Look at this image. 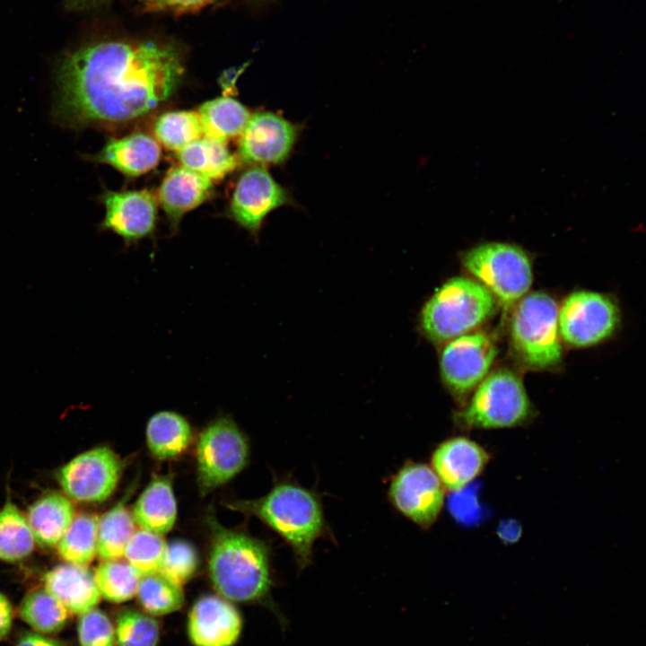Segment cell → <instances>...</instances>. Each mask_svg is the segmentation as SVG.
I'll use <instances>...</instances> for the list:
<instances>
[{"mask_svg":"<svg viewBox=\"0 0 646 646\" xmlns=\"http://www.w3.org/2000/svg\"><path fill=\"white\" fill-rule=\"evenodd\" d=\"M179 51L154 42L105 41L60 61L54 116L73 129L125 123L169 99L181 80Z\"/></svg>","mask_w":646,"mask_h":646,"instance_id":"6da1fadb","label":"cell"},{"mask_svg":"<svg viewBox=\"0 0 646 646\" xmlns=\"http://www.w3.org/2000/svg\"><path fill=\"white\" fill-rule=\"evenodd\" d=\"M207 522L212 536L208 572L217 592L231 602L266 598L272 579L265 544L223 527L213 515Z\"/></svg>","mask_w":646,"mask_h":646,"instance_id":"7a4b0ae2","label":"cell"},{"mask_svg":"<svg viewBox=\"0 0 646 646\" xmlns=\"http://www.w3.org/2000/svg\"><path fill=\"white\" fill-rule=\"evenodd\" d=\"M228 507L256 516L269 526L292 547L301 569L310 564L313 545L326 528L319 497L290 483L275 485L261 498L232 502Z\"/></svg>","mask_w":646,"mask_h":646,"instance_id":"3957f363","label":"cell"},{"mask_svg":"<svg viewBox=\"0 0 646 646\" xmlns=\"http://www.w3.org/2000/svg\"><path fill=\"white\" fill-rule=\"evenodd\" d=\"M496 310V299L482 284L454 277L443 284L425 304L422 325L438 342L449 341L476 328Z\"/></svg>","mask_w":646,"mask_h":646,"instance_id":"277c9868","label":"cell"},{"mask_svg":"<svg viewBox=\"0 0 646 646\" xmlns=\"http://www.w3.org/2000/svg\"><path fill=\"white\" fill-rule=\"evenodd\" d=\"M558 306L548 294L531 292L520 299L511 320V341L527 367L545 370L562 359Z\"/></svg>","mask_w":646,"mask_h":646,"instance_id":"5b68a950","label":"cell"},{"mask_svg":"<svg viewBox=\"0 0 646 646\" xmlns=\"http://www.w3.org/2000/svg\"><path fill=\"white\" fill-rule=\"evenodd\" d=\"M532 407L521 380L508 370L486 376L456 418L467 429L493 430L524 424Z\"/></svg>","mask_w":646,"mask_h":646,"instance_id":"8992f818","label":"cell"},{"mask_svg":"<svg viewBox=\"0 0 646 646\" xmlns=\"http://www.w3.org/2000/svg\"><path fill=\"white\" fill-rule=\"evenodd\" d=\"M462 264L505 307L520 300L532 284L529 258L513 244L480 243L463 254Z\"/></svg>","mask_w":646,"mask_h":646,"instance_id":"52a82bcc","label":"cell"},{"mask_svg":"<svg viewBox=\"0 0 646 646\" xmlns=\"http://www.w3.org/2000/svg\"><path fill=\"white\" fill-rule=\"evenodd\" d=\"M249 444L242 432L229 417L211 422L198 437L197 482L203 495L227 483L249 460Z\"/></svg>","mask_w":646,"mask_h":646,"instance_id":"ba28073f","label":"cell"},{"mask_svg":"<svg viewBox=\"0 0 646 646\" xmlns=\"http://www.w3.org/2000/svg\"><path fill=\"white\" fill-rule=\"evenodd\" d=\"M122 473V461L109 447L101 446L78 454L57 474L69 499L80 502H101L115 491Z\"/></svg>","mask_w":646,"mask_h":646,"instance_id":"9c48e42d","label":"cell"},{"mask_svg":"<svg viewBox=\"0 0 646 646\" xmlns=\"http://www.w3.org/2000/svg\"><path fill=\"white\" fill-rule=\"evenodd\" d=\"M619 321L615 303L607 296L578 291L565 298L558 310L559 333L573 346H589L609 336Z\"/></svg>","mask_w":646,"mask_h":646,"instance_id":"30bf717a","label":"cell"},{"mask_svg":"<svg viewBox=\"0 0 646 646\" xmlns=\"http://www.w3.org/2000/svg\"><path fill=\"white\" fill-rule=\"evenodd\" d=\"M445 488L432 467L407 463L393 477L388 497L406 518L423 528L431 527L444 504Z\"/></svg>","mask_w":646,"mask_h":646,"instance_id":"8fae6325","label":"cell"},{"mask_svg":"<svg viewBox=\"0 0 646 646\" xmlns=\"http://www.w3.org/2000/svg\"><path fill=\"white\" fill-rule=\"evenodd\" d=\"M497 354L493 341L482 332L450 340L441 356L442 379L451 392L462 397L487 376Z\"/></svg>","mask_w":646,"mask_h":646,"instance_id":"7c38bea8","label":"cell"},{"mask_svg":"<svg viewBox=\"0 0 646 646\" xmlns=\"http://www.w3.org/2000/svg\"><path fill=\"white\" fill-rule=\"evenodd\" d=\"M301 126L280 115L259 111L250 115L239 139V156L246 162L279 164L291 154Z\"/></svg>","mask_w":646,"mask_h":646,"instance_id":"4fadbf2b","label":"cell"},{"mask_svg":"<svg viewBox=\"0 0 646 646\" xmlns=\"http://www.w3.org/2000/svg\"><path fill=\"white\" fill-rule=\"evenodd\" d=\"M292 202L288 191L268 170L255 166L240 177L232 194L231 217L249 233L257 235L264 219L273 210Z\"/></svg>","mask_w":646,"mask_h":646,"instance_id":"5bb4252c","label":"cell"},{"mask_svg":"<svg viewBox=\"0 0 646 646\" xmlns=\"http://www.w3.org/2000/svg\"><path fill=\"white\" fill-rule=\"evenodd\" d=\"M100 200L105 207L101 230L116 233L127 243L135 242L154 231L156 202L149 191L106 190Z\"/></svg>","mask_w":646,"mask_h":646,"instance_id":"9a60e30c","label":"cell"},{"mask_svg":"<svg viewBox=\"0 0 646 646\" xmlns=\"http://www.w3.org/2000/svg\"><path fill=\"white\" fill-rule=\"evenodd\" d=\"M187 631L194 646H233L240 636L242 619L231 601L205 595L190 608Z\"/></svg>","mask_w":646,"mask_h":646,"instance_id":"2e32d148","label":"cell"},{"mask_svg":"<svg viewBox=\"0 0 646 646\" xmlns=\"http://www.w3.org/2000/svg\"><path fill=\"white\" fill-rule=\"evenodd\" d=\"M490 460L487 450L464 436L445 440L434 450L432 468L445 490L459 492L477 478Z\"/></svg>","mask_w":646,"mask_h":646,"instance_id":"e0dca14e","label":"cell"},{"mask_svg":"<svg viewBox=\"0 0 646 646\" xmlns=\"http://www.w3.org/2000/svg\"><path fill=\"white\" fill-rule=\"evenodd\" d=\"M43 585L70 614L81 615L95 608L101 598L93 572L86 566L57 565L45 573Z\"/></svg>","mask_w":646,"mask_h":646,"instance_id":"ac0fdd59","label":"cell"},{"mask_svg":"<svg viewBox=\"0 0 646 646\" xmlns=\"http://www.w3.org/2000/svg\"><path fill=\"white\" fill-rule=\"evenodd\" d=\"M212 188V180L187 167H175L167 173L159 188V200L174 230L187 212L210 196Z\"/></svg>","mask_w":646,"mask_h":646,"instance_id":"d6986e66","label":"cell"},{"mask_svg":"<svg viewBox=\"0 0 646 646\" xmlns=\"http://www.w3.org/2000/svg\"><path fill=\"white\" fill-rule=\"evenodd\" d=\"M161 148L157 141L144 133L109 139L101 150L91 156L92 162L108 164L128 176L144 174L159 162Z\"/></svg>","mask_w":646,"mask_h":646,"instance_id":"ffe728a7","label":"cell"},{"mask_svg":"<svg viewBox=\"0 0 646 646\" xmlns=\"http://www.w3.org/2000/svg\"><path fill=\"white\" fill-rule=\"evenodd\" d=\"M131 514L135 524L142 529L161 536L169 532L177 518L170 477L154 476L138 497Z\"/></svg>","mask_w":646,"mask_h":646,"instance_id":"44dd1931","label":"cell"},{"mask_svg":"<svg viewBox=\"0 0 646 646\" xmlns=\"http://www.w3.org/2000/svg\"><path fill=\"white\" fill-rule=\"evenodd\" d=\"M75 517L74 506L67 496L46 494L33 502L27 520L35 542L43 547L57 546Z\"/></svg>","mask_w":646,"mask_h":646,"instance_id":"7402d4cb","label":"cell"},{"mask_svg":"<svg viewBox=\"0 0 646 646\" xmlns=\"http://www.w3.org/2000/svg\"><path fill=\"white\" fill-rule=\"evenodd\" d=\"M197 116L204 136L226 144L229 139L241 134L250 113L238 100L220 97L202 104Z\"/></svg>","mask_w":646,"mask_h":646,"instance_id":"603a6c76","label":"cell"},{"mask_svg":"<svg viewBox=\"0 0 646 646\" xmlns=\"http://www.w3.org/2000/svg\"><path fill=\"white\" fill-rule=\"evenodd\" d=\"M191 438L189 423L176 412H158L147 423V446L157 458L168 459L180 455L188 447Z\"/></svg>","mask_w":646,"mask_h":646,"instance_id":"cb8c5ba5","label":"cell"},{"mask_svg":"<svg viewBox=\"0 0 646 646\" xmlns=\"http://www.w3.org/2000/svg\"><path fill=\"white\" fill-rule=\"evenodd\" d=\"M178 158L187 167L210 180L221 179L237 167V159L225 144L204 137L178 152Z\"/></svg>","mask_w":646,"mask_h":646,"instance_id":"d4e9b609","label":"cell"},{"mask_svg":"<svg viewBox=\"0 0 646 646\" xmlns=\"http://www.w3.org/2000/svg\"><path fill=\"white\" fill-rule=\"evenodd\" d=\"M18 615L33 632L50 635L60 632L65 626L70 612L43 588L25 595L20 604Z\"/></svg>","mask_w":646,"mask_h":646,"instance_id":"484cf974","label":"cell"},{"mask_svg":"<svg viewBox=\"0 0 646 646\" xmlns=\"http://www.w3.org/2000/svg\"><path fill=\"white\" fill-rule=\"evenodd\" d=\"M129 494L130 492L99 518L97 555L103 561L124 556L126 546L135 532L132 514L126 506Z\"/></svg>","mask_w":646,"mask_h":646,"instance_id":"4316f807","label":"cell"},{"mask_svg":"<svg viewBox=\"0 0 646 646\" xmlns=\"http://www.w3.org/2000/svg\"><path fill=\"white\" fill-rule=\"evenodd\" d=\"M35 543L27 518L7 501L0 509V561L15 563L27 558Z\"/></svg>","mask_w":646,"mask_h":646,"instance_id":"83f0119b","label":"cell"},{"mask_svg":"<svg viewBox=\"0 0 646 646\" xmlns=\"http://www.w3.org/2000/svg\"><path fill=\"white\" fill-rule=\"evenodd\" d=\"M99 517L82 513L74 517L58 542L59 556L66 563L88 566L97 555Z\"/></svg>","mask_w":646,"mask_h":646,"instance_id":"f1b7e54d","label":"cell"},{"mask_svg":"<svg viewBox=\"0 0 646 646\" xmlns=\"http://www.w3.org/2000/svg\"><path fill=\"white\" fill-rule=\"evenodd\" d=\"M135 596L143 611L154 617L179 610L185 601L182 586L159 572L141 576Z\"/></svg>","mask_w":646,"mask_h":646,"instance_id":"f546056e","label":"cell"},{"mask_svg":"<svg viewBox=\"0 0 646 646\" xmlns=\"http://www.w3.org/2000/svg\"><path fill=\"white\" fill-rule=\"evenodd\" d=\"M93 577L104 599L111 603H123L135 595L141 576L127 562L105 560L93 572Z\"/></svg>","mask_w":646,"mask_h":646,"instance_id":"4dcf8cb0","label":"cell"},{"mask_svg":"<svg viewBox=\"0 0 646 646\" xmlns=\"http://www.w3.org/2000/svg\"><path fill=\"white\" fill-rule=\"evenodd\" d=\"M154 133L166 148L177 152L203 135L197 113L187 110L162 114L155 122Z\"/></svg>","mask_w":646,"mask_h":646,"instance_id":"1f68e13d","label":"cell"},{"mask_svg":"<svg viewBox=\"0 0 646 646\" xmlns=\"http://www.w3.org/2000/svg\"><path fill=\"white\" fill-rule=\"evenodd\" d=\"M166 547L161 535L141 528L128 540L124 556L140 576H144L160 571Z\"/></svg>","mask_w":646,"mask_h":646,"instance_id":"d6a6232c","label":"cell"},{"mask_svg":"<svg viewBox=\"0 0 646 646\" xmlns=\"http://www.w3.org/2000/svg\"><path fill=\"white\" fill-rule=\"evenodd\" d=\"M116 646H157L160 639L158 621L144 611H122L115 624Z\"/></svg>","mask_w":646,"mask_h":646,"instance_id":"836d02e7","label":"cell"},{"mask_svg":"<svg viewBox=\"0 0 646 646\" xmlns=\"http://www.w3.org/2000/svg\"><path fill=\"white\" fill-rule=\"evenodd\" d=\"M197 564L198 557L195 547L188 541L174 540L167 544L159 572L182 586L192 578Z\"/></svg>","mask_w":646,"mask_h":646,"instance_id":"e575fe53","label":"cell"},{"mask_svg":"<svg viewBox=\"0 0 646 646\" xmlns=\"http://www.w3.org/2000/svg\"><path fill=\"white\" fill-rule=\"evenodd\" d=\"M77 639L80 646H116L115 625L100 609L79 615Z\"/></svg>","mask_w":646,"mask_h":646,"instance_id":"d590c367","label":"cell"},{"mask_svg":"<svg viewBox=\"0 0 646 646\" xmlns=\"http://www.w3.org/2000/svg\"><path fill=\"white\" fill-rule=\"evenodd\" d=\"M109 0H66V6L73 11H83L97 8ZM152 3L172 8H194L214 0H147Z\"/></svg>","mask_w":646,"mask_h":646,"instance_id":"8d00e7d4","label":"cell"},{"mask_svg":"<svg viewBox=\"0 0 646 646\" xmlns=\"http://www.w3.org/2000/svg\"><path fill=\"white\" fill-rule=\"evenodd\" d=\"M13 622V608L9 598L0 591V642L10 633Z\"/></svg>","mask_w":646,"mask_h":646,"instance_id":"74e56055","label":"cell"},{"mask_svg":"<svg viewBox=\"0 0 646 646\" xmlns=\"http://www.w3.org/2000/svg\"><path fill=\"white\" fill-rule=\"evenodd\" d=\"M15 646H61L60 643L49 637L33 631L22 633L16 641Z\"/></svg>","mask_w":646,"mask_h":646,"instance_id":"f35d334b","label":"cell"}]
</instances>
